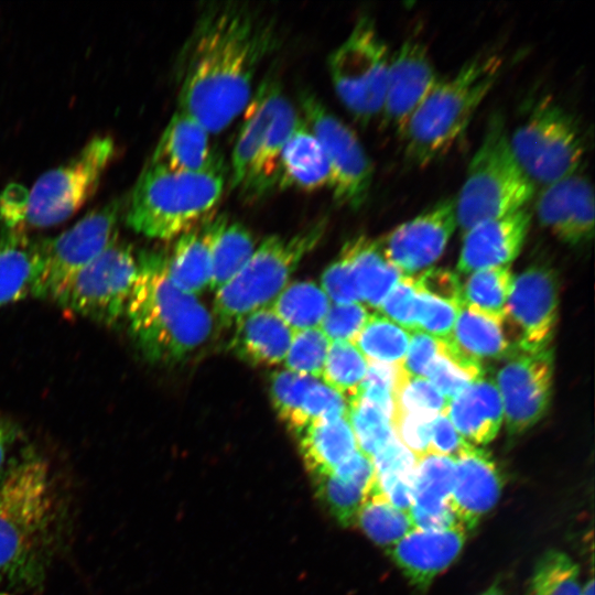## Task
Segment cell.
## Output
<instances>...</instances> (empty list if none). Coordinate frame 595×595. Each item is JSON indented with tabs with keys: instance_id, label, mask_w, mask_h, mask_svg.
Wrapping results in <instances>:
<instances>
[{
	"instance_id": "cell-29",
	"label": "cell",
	"mask_w": 595,
	"mask_h": 595,
	"mask_svg": "<svg viewBox=\"0 0 595 595\" xmlns=\"http://www.w3.org/2000/svg\"><path fill=\"white\" fill-rule=\"evenodd\" d=\"M300 119V113L284 95L266 139L238 188L246 199H259L277 188L280 155Z\"/></svg>"
},
{
	"instance_id": "cell-32",
	"label": "cell",
	"mask_w": 595,
	"mask_h": 595,
	"mask_svg": "<svg viewBox=\"0 0 595 595\" xmlns=\"http://www.w3.org/2000/svg\"><path fill=\"white\" fill-rule=\"evenodd\" d=\"M360 303L379 309L402 273L385 257L380 242L357 237L346 242Z\"/></svg>"
},
{
	"instance_id": "cell-39",
	"label": "cell",
	"mask_w": 595,
	"mask_h": 595,
	"mask_svg": "<svg viewBox=\"0 0 595 595\" xmlns=\"http://www.w3.org/2000/svg\"><path fill=\"white\" fill-rule=\"evenodd\" d=\"M453 340L468 355L479 358H497L510 351L501 325L461 306L454 325Z\"/></svg>"
},
{
	"instance_id": "cell-8",
	"label": "cell",
	"mask_w": 595,
	"mask_h": 595,
	"mask_svg": "<svg viewBox=\"0 0 595 595\" xmlns=\"http://www.w3.org/2000/svg\"><path fill=\"white\" fill-rule=\"evenodd\" d=\"M390 54L374 20L364 15L328 55L334 89L345 108L361 123L381 113Z\"/></svg>"
},
{
	"instance_id": "cell-11",
	"label": "cell",
	"mask_w": 595,
	"mask_h": 595,
	"mask_svg": "<svg viewBox=\"0 0 595 595\" xmlns=\"http://www.w3.org/2000/svg\"><path fill=\"white\" fill-rule=\"evenodd\" d=\"M138 274V257L119 239L79 270L56 296L61 307L104 326L126 315Z\"/></svg>"
},
{
	"instance_id": "cell-10",
	"label": "cell",
	"mask_w": 595,
	"mask_h": 595,
	"mask_svg": "<svg viewBox=\"0 0 595 595\" xmlns=\"http://www.w3.org/2000/svg\"><path fill=\"white\" fill-rule=\"evenodd\" d=\"M509 144L529 180L544 186L577 173L585 151L575 119L551 100L534 107L509 134Z\"/></svg>"
},
{
	"instance_id": "cell-25",
	"label": "cell",
	"mask_w": 595,
	"mask_h": 595,
	"mask_svg": "<svg viewBox=\"0 0 595 595\" xmlns=\"http://www.w3.org/2000/svg\"><path fill=\"white\" fill-rule=\"evenodd\" d=\"M284 97L280 80L271 75L263 77L253 90L244 112L230 159V187L239 188L252 161L259 152L269 127Z\"/></svg>"
},
{
	"instance_id": "cell-17",
	"label": "cell",
	"mask_w": 595,
	"mask_h": 595,
	"mask_svg": "<svg viewBox=\"0 0 595 595\" xmlns=\"http://www.w3.org/2000/svg\"><path fill=\"white\" fill-rule=\"evenodd\" d=\"M440 79L426 46L415 39L405 40L390 54L380 113L383 123L401 134Z\"/></svg>"
},
{
	"instance_id": "cell-3",
	"label": "cell",
	"mask_w": 595,
	"mask_h": 595,
	"mask_svg": "<svg viewBox=\"0 0 595 595\" xmlns=\"http://www.w3.org/2000/svg\"><path fill=\"white\" fill-rule=\"evenodd\" d=\"M56 517L50 467L25 452L0 477V578L37 575Z\"/></svg>"
},
{
	"instance_id": "cell-44",
	"label": "cell",
	"mask_w": 595,
	"mask_h": 595,
	"mask_svg": "<svg viewBox=\"0 0 595 595\" xmlns=\"http://www.w3.org/2000/svg\"><path fill=\"white\" fill-rule=\"evenodd\" d=\"M393 401L394 411L434 415L447 411L448 407V401L426 378L410 375L403 366H400L397 375Z\"/></svg>"
},
{
	"instance_id": "cell-48",
	"label": "cell",
	"mask_w": 595,
	"mask_h": 595,
	"mask_svg": "<svg viewBox=\"0 0 595 595\" xmlns=\"http://www.w3.org/2000/svg\"><path fill=\"white\" fill-rule=\"evenodd\" d=\"M416 289L415 331L437 339L451 338L461 306Z\"/></svg>"
},
{
	"instance_id": "cell-5",
	"label": "cell",
	"mask_w": 595,
	"mask_h": 595,
	"mask_svg": "<svg viewBox=\"0 0 595 595\" xmlns=\"http://www.w3.org/2000/svg\"><path fill=\"white\" fill-rule=\"evenodd\" d=\"M224 186L225 173L173 171L149 162L130 195L127 224L150 238H178L208 220Z\"/></svg>"
},
{
	"instance_id": "cell-59",
	"label": "cell",
	"mask_w": 595,
	"mask_h": 595,
	"mask_svg": "<svg viewBox=\"0 0 595 595\" xmlns=\"http://www.w3.org/2000/svg\"><path fill=\"white\" fill-rule=\"evenodd\" d=\"M594 578L591 576L582 588L581 595H594Z\"/></svg>"
},
{
	"instance_id": "cell-22",
	"label": "cell",
	"mask_w": 595,
	"mask_h": 595,
	"mask_svg": "<svg viewBox=\"0 0 595 595\" xmlns=\"http://www.w3.org/2000/svg\"><path fill=\"white\" fill-rule=\"evenodd\" d=\"M150 162L173 171L224 173L223 159L213 147L208 130L180 109L163 130Z\"/></svg>"
},
{
	"instance_id": "cell-57",
	"label": "cell",
	"mask_w": 595,
	"mask_h": 595,
	"mask_svg": "<svg viewBox=\"0 0 595 595\" xmlns=\"http://www.w3.org/2000/svg\"><path fill=\"white\" fill-rule=\"evenodd\" d=\"M439 353V339L421 331L410 333V342L403 368L412 376L424 377L425 371Z\"/></svg>"
},
{
	"instance_id": "cell-33",
	"label": "cell",
	"mask_w": 595,
	"mask_h": 595,
	"mask_svg": "<svg viewBox=\"0 0 595 595\" xmlns=\"http://www.w3.org/2000/svg\"><path fill=\"white\" fill-rule=\"evenodd\" d=\"M206 221L180 236L171 256L167 257V271L173 283L195 296L209 288L210 281Z\"/></svg>"
},
{
	"instance_id": "cell-7",
	"label": "cell",
	"mask_w": 595,
	"mask_h": 595,
	"mask_svg": "<svg viewBox=\"0 0 595 595\" xmlns=\"http://www.w3.org/2000/svg\"><path fill=\"white\" fill-rule=\"evenodd\" d=\"M325 230L326 220L318 219L290 236L264 238L244 267L215 291L213 310L218 325L230 327L249 313L270 306Z\"/></svg>"
},
{
	"instance_id": "cell-20",
	"label": "cell",
	"mask_w": 595,
	"mask_h": 595,
	"mask_svg": "<svg viewBox=\"0 0 595 595\" xmlns=\"http://www.w3.org/2000/svg\"><path fill=\"white\" fill-rule=\"evenodd\" d=\"M465 540L461 523L442 530L412 529L389 553L410 583L424 591L457 559Z\"/></svg>"
},
{
	"instance_id": "cell-14",
	"label": "cell",
	"mask_w": 595,
	"mask_h": 595,
	"mask_svg": "<svg viewBox=\"0 0 595 595\" xmlns=\"http://www.w3.org/2000/svg\"><path fill=\"white\" fill-rule=\"evenodd\" d=\"M552 351L518 353L497 375L504 419L511 435L520 434L545 414L551 397Z\"/></svg>"
},
{
	"instance_id": "cell-24",
	"label": "cell",
	"mask_w": 595,
	"mask_h": 595,
	"mask_svg": "<svg viewBox=\"0 0 595 595\" xmlns=\"http://www.w3.org/2000/svg\"><path fill=\"white\" fill-rule=\"evenodd\" d=\"M40 240L0 220V309L39 296L42 275Z\"/></svg>"
},
{
	"instance_id": "cell-53",
	"label": "cell",
	"mask_w": 595,
	"mask_h": 595,
	"mask_svg": "<svg viewBox=\"0 0 595 595\" xmlns=\"http://www.w3.org/2000/svg\"><path fill=\"white\" fill-rule=\"evenodd\" d=\"M418 289L414 277L402 275L381 302L382 315L409 332L415 331Z\"/></svg>"
},
{
	"instance_id": "cell-54",
	"label": "cell",
	"mask_w": 595,
	"mask_h": 595,
	"mask_svg": "<svg viewBox=\"0 0 595 595\" xmlns=\"http://www.w3.org/2000/svg\"><path fill=\"white\" fill-rule=\"evenodd\" d=\"M376 475L391 474L413 484L418 458L396 436L371 457Z\"/></svg>"
},
{
	"instance_id": "cell-31",
	"label": "cell",
	"mask_w": 595,
	"mask_h": 595,
	"mask_svg": "<svg viewBox=\"0 0 595 595\" xmlns=\"http://www.w3.org/2000/svg\"><path fill=\"white\" fill-rule=\"evenodd\" d=\"M206 229L210 253L209 289L216 291L244 267L256 245L248 228L225 215L208 219Z\"/></svg>"
},
{
	"instance_id": "cell-49",
	"label": "cell",
	"mask_w": 595,
	"mask_h": 595,
	"mask_svg": "<svg viewBox=\"0 0 595 595\" xmlns=\"http://www.w3.org/2000/svg\"><path fill=\"white\" fill-rule=\"evenodd\" d=\"M399 368L368 361L366 376L355 394L378 407L390 421L394 411L393 390Z\"/></svg>"
},
{
	"instance_id": "cell-60",
	"label": "cell",
	"mask_w": 595,
	"mask_h": 595,
	"mask_svg": "<svg viewBox=\"0 0 595 595\" xmlns=\"http://www.w3.org/2000/svg\"><path fill=\"white\" fill-rule=\"evenodd\" d=\"M482 595H505L500 586L495 583L487 588Z\"/></svg>"
},
{
	"instance_id": "cell-16",
	"label": "cell",
	"mask_w": 595,
	"mask_h": 595,
	"mask_svg": "<svg viewBox=\"0 0 595 595\" xmlns=\"http://www.w3.org/2000/svg\"><path fill=\"white\" fill-rule=\"evenodd\" d=\"M456 226L455 201L447 197L400 224L379 242L391 264L401 273H412L442 256Z\"/></svg>"
},
{
	"instance_id": "cell-34",
	"label": "cell",
	"mask_w": 595,
	"mask_h": 595,
	"mask_svg": "<svg viewBox=\"0 0 595 595\" xmlns=\"http://www.w3.org/2000/svg\"><path fill=\"white\" fill-rule=\"evenodd\" d=\"M512 284L509 266L475 271L462 286V306L502 325Z\"/></svg>"
},
{
	"instance_id": "cell-6",
	"label": "cell",
	"mask_w": 595,
	"mask_h": 595,
	"mask_svg": "<svg viewBox=\"0 0 595 595\" xmlns=\"http://www.w3.org/2000/svg\"><path fill=\"white\" fill-rule=\"evenodd\" d=\"M534 184L518 164L500 115H494L454 197L457 226H473L520 210L532 198Z\"/></svg>"
},
{
	"instance_id": "cell-2",
	"label": "cell",
	"mask_w": 595,
	"mask_h": 595,
	"mask_svg": "<svg viewBox=\"0 0 595 595\" xmlns=\"http://www.w3.org/2000/svg\"><path fill=\"white\" fill-rule=\"evenodd\" d=\"M126 315L131 337L151 363L173 365L199 348L213 332V316L197 296L177 288L159 251L138 256V274Z\"/></svg>"
},
{
	"instance_id": "cell-13",
	"label": "cell",
	"mask_w": 595,
	"mask_h": 595,
	"mask_svg": "<svg viewBox=\"0 0 595 595\" xmlns=\"http://www.w3.org/2000/svg\"><path fill=\"white\" fill-rule=\"evenodd\" d=\"M120 199L86 214L53 238H41L39 299L55 300L66 283L118 239Z\"/></svg>"
},
{
	"instance_id": "cell-36",
	"label": "cell",
	"mask_w": 595,
	"mask_h": 595,
	"mask_svg": "<svg viewBox=\"0 0 595 595\" xmlns=\"http://www.w3.org/2000/svg\"><path fill=\"white\" fill-rule=\"evenodd\" d=\"M479 377H483L479 359L465 353L452 337L439 339V353L429 365L424 378L448 402Z\"/></svg>"
},
{
	"instance_id": "cell-9",
	"label": "cell",
	"mask_w": 595,
	"mask_h": 595,
	"mask_svg": "<svg viewBox=\"0 0 595 595\" xmlns=\"http://www.w3.org/2000/svg\"><path fill=\"white\" fill-rule=\"evenodd\" d=\"M115 151L112 137L98 134L65 163L44 172L28 193L24 230L60 224L79 210L97 191Z\"/></svg>"
},
{
	"instance_id": "cell-38",
	"label": "cell",
	"mask_w": 595,
	"mask_h": 595,
	"mask_svg": "<svg viewBox=\"0 0 595 595\" xmlns=\"http://www.w3.org/2000/svg\"><path fill=\"white\" fill-rule=\"evenodd\" d=\"M350 342L367 361L402 366L410 332L382 314H370L364 327Z\"/></svg>"
},
{
	"instance_id": "cell-42",
	"label": "cell",
	"mask_w": 595,
	"mask_h": 595,
	"mask_svg": "<svg viewBox=\"0 0 595 595\" xmlns=\"http://www.w3.org/2000/svg\"><path fill=\"white\" fill-rule=\"evenodd\" d=\"M580 567L565 552L549 550L537 562L531 595H581Z\"/></svg>"
},
{
	"instance_id": "cell-58",
	"label": "cell",
	"mask_w": 595,
	"mask_h": 595,
	"mask_svg": "<svg viewBox=\"0 0 595 595\" xmlns=\"http://www.w3.org/2000/svg\"><path fill=\"white\" fill-rule=\"evenodd\" d=\"M24 440L20 425L0 411V474L25 453Z\"/></svg>"
},
{
	"instance_id": "cell-21",
	"label": "cell",
	"mask_w": 595,
	"mask_h": 595,
	"mask_svg": "<svg viewBox=\"0 0 595 595\" xmlns=\"http://www.w3.org/2000/svg\"><path fill=\"white\" fill-rule=\"evenodd\" d=\"M531 215L522 208L479 223L464 232L457 262L462 273L508 266L519 255L530 227Z\"/></svg>"
},
{
	"instance_id": "cell-47",
	"label": "cell",
	"mask_w": 595,
	"mask_h": 595,
	"mask_svg": "<svg viewBox=\"0 0 595 595\" xmlns=\"http://www.w3.org/2000/svg\"><path fill=\"white\" fill-rule=\"evenodd\" d=\"M348 400L345 396L317 379L309 389L292 432L296 435L307 425L347 415Z\"/></svg>"
},
{
	"instance_id": "cell-41",
	"label": "cell",
	"mask_w": 595,
	"mask_h": 595,
	"mask_svg": "<svg viewBox=\"0 0 595 595\" xmlns=\"http://www.w3.org/2000/svg\"><path fill=\"white\" fill-rule=\"evenodd\" d=\"M347 400V418L358 451L371 459L394 437L391 421L378 407L358 396Z\"/></svg>"
},
{
	"instance_id": "cell-35",
	"label": "cell",
	"mask_w": 595,
	"mask_h": 595,
	"mask_svg": "<svg viewBox=\"0 0 595 595\" xmlns=\"http://www.w3.org/2000/svg\"><path fill=\"white\" fill-rule=\"evenodd\" d=\"M329 306L328 296L313 281L288 284L270 305L293 332L318 327Z\"/></svg>"
},
{
	"instance_id": "cell-26",
	"label": "cell",
	"mask_w": 595,
	"mask_h": 595,
	"mask_svg": "<svg viewBox=\"0 0 595 595\" xmlns=\"http://www.w3.org/2000/svg\"><path fill=\"white\" fill-rule=\"evenodd\" d=\"M447 415L467 442L472 441L474 445L491 442L504 420L496 382L484 377L470 382L448 402Z\"/></svg>"
},
{
	"instance_id": "cell-30",
	"label": "cell",
	"mask_w": 595,
	"mask_h": 595,
	"mask_svg": "<svg viewBox=\"0 0 595 595\" xmlns=\"http://www.w3.org/2000/svg\"><path fill=\"white\" fill-rule=\"evenodd\" d=\"M298 436L302 458L312 476L332 473L358 451L347 415L314 422Z\"/></svg>"
},
{
	"instance_id": "cell-23",
	"label": "cell",
	"mask_w": 595,
	"mask_h": 595,
	"mask_svg": "<svg viewBox=\"0 0 595 595\" xmlns=\"http://www.w3.org/2000/svg\"><path fill=\"white\" fill-rule=\"evenodd\" d=\"M455 461L426 454L418 459L410 517L414 529L442 530L459 523L450 507Z\"/></svg>"
},
{
	"instance_id": "cell-56",
	"label": "cell",
	"mask_w": 595,
	"mask_h": 595,
	"mask_svg": "<svg viewBox=\"0 0 595 595\" xmlns=\"http://www.w3.org/2000/svg\"><path fill=\"white\" fill-rule=\"evenodd\" d=\"M416 286L426 293L463 305L462 286L457 275L443 269H431L414 277Z\"/></svg>"
},
{
	"instance_id": "cell-37",
	"label": "cell",
	"mask_w": 595,
	"mask_h": 595,
	"mask_svg": "<svg viewBox=\"0 0 595 595\" xmlns=\"http://www.w3.org/2000/svg\"><path fill=\"white\" fill-rule=\"evenodd\" d=\"M356 522L376 544L388 548L414 529L410 513L394 507L379 490L377 483L367 494Z\"/></svg>"
},
{
	"instance_id": "cell-46",
	"label": "cell",
	"mask_w": 595,
	"mask_h": 595,
	"mask_svg": "<svg viewBox=\"0 0 595 595\" xmlns=\"http://www.w3.org/2000/svg\"><path fill=\"white\" fill-rule=\"evenodd\" d=\"M316 380L286 369L272 375L270 380L272 407L290 431H293L303 400Z\"/></svg>"
},
{
	"instance_id": "cell-15",
	"label": "cell",
	"mask_w": 595,
	"mask_h": 595,
	"mask_svg": "<svg viewBox=\"0 0 595 595\" xmlns=\"http://www.w3.org/2000/svg\"><path fill=\"white\" fill-rule=\"evenodd\" d=\"M559 282L556 273L533 266L513 278L507 304L518 329V347L524 353L549 349L558 322Z\"/></svg>"
},
{
	"instance_id": "cell-18",
	"label": "cell",
	"mask_w": 595,
	"mask_h": 595,
	"mask_svg": "<svg viewBox=\"0 0 595 595\" xmlns=\"http://www.w3.org/2000/svg\"><path fill=\"white\" fill-rule=\"evenodd\" d=\"M536 210L539 221L565 244L578 245L593 237L594 192L584 175L575 173L545 185Z\"/></svg>"
},
{
	"instance_id": "cell-51",
	"label": "cell",
	"mask_w": 595,
	"mask_h": 595,
	"mask_svg": "<svg viewBox=\"0 0 595 595\" xmlns=\"http://www.w3.org/2000/svg\"><path fill=\"white\" fill-rule=\"evenodd\" d=\"M321 288L334 304L360 302L350 257L345 246L337 259L324 270Z\"/></svg>"
},
{
	"instance_id": "cell-61",
	"label": "cell",
	"mask_w": 595,
	"mask_h": 595,
	"mask_svg": "<svg viewBox=\"0 0 595 595\" xmlns=\"http://www.w3.org/2000/svg\"><path fill=\"white\" fill-rule=\"evenodd\" d=\"M0 595H12V594H8V593H0Z\"/></svg>"
},
{
	"instance_id": "cell-27",
	"label": "cell",
	"mask_w": 595,
	"mask_h": 595,
	"mask_svg": "<svg viewBox=\"0 0 595 595\" xmlns=\"http://www.w3.org/2000/svg\"><path fill=\"white\" fill-rule=\"evenodd\" d=\"M235 326L230 348L239 359L261 367L284 361L293 331L270 306L249 313Z\"/></svg>"
},
{
	"instance_id": "cell-19",
	"label": "cell",
	"mask_w": 595,
	"mask_h": 595,
	"mask_svg": "<svg viewBox=\"0 0 595 595\" xmlns=\"http://www.w3.org/2000/svg\"><path fill=\"white\" fill-rule=\"evenodd\" d=\"M454 461L450 507L457 521L472 530L497 504L504 480L489 453L470 442Z\"/></svg>"
},
{
	"instance_id": "cell-40",
	"label": "cell",
	"mask_w": 595,
	"mask_h": 595,
	"mask_svg": "<svg viewBox=\"0 0 595 595\" xmlns=\"http://www.w3.org/2000/svg\"><path fill=\"white\" fill-rule=\"evenodd\" d=\"M368 361L349 340L329 343L321 379L347 399L355 396L363 382Z\"/></svg>"
},
{
	"instance_id": "cell-52",
	"label": "cell",
	"mask_w": 595,
	"mask_h": 595,
	"mask_svg": "<svg viewBox=\"0 0 595 595\" xmlns=\"http://www.w3.org/2000/svg\"><path fill=\"white\" fill-rule=\"evenodd\" d=\"M369 316L366 305L360 302L333 304L318 327L329 342H350L364 327Z\"/></svg>"
},
{
	"instance_id": "cell-28",
	"label": "cell",
	"mask_w": 595,
	"mask_h": 595,
	"mask_svg": "<svg viewBox=\"0 0 595 595\" xmlns=\"http://www.w3.org/2000/svg\"><path fill=\"white\" fill-rule=\"evenodd\" d=\"M331 170L324 149L301 117L279 160L277 188L315 191L329 187Z\"/></svg>"
},
{
	"instance_id": "cell-50",
	"label": "cell",
	"mask_w": 595,
	"mask_h": 595,
	"mask_svg": "<svg viewBox=\"0 0 595 595\" xmlns=\"http://www.w3.org/2000/svg\"><path fill=\"white\" fill-rule=\"evenodd\" d=\"M435 416L423 412H393L391 425L396 439L418 459L429 454L431 429Z\"/></svg>"
},
{
	"instance_id": "cell-45",
	"label": "cell",
	"mask_w": 595,
	"mask_h": 595,
	"mask_svg": "<svg viewBox=\"0 0 595 595\" xmlns=\"http://www.w3.org/2000/svg\"><path fill=\"white\" fill-rule=\"evenodd\" d=\"M329 343L320 327L293 332L284 367L321 379Z\"/></svg>"
},
{
	"instance_id": "cell-12",
	"label": "cell",
	"mask_w": 595,
	"mask_h": 595,
	"mask_svg": "<svg viewBox=\"0 0 595 595\" xmlns=\"http://www.w3.org/2000/svg\"><path fill=\"white\" fill-rule=\"evenodd\" d=\"M302 118L322 144L329 170V187L340 206L357 209L369 195L372 163L355 131L310 89L299 94Z\"/></svg>"
},
{
	"instance_id": "cell-43",
	"label": "cell",
	"mask_w": 595,
	"mask_h": 595,
	"mask_svg": "<svg viewBox=\"0 0 595 595\" xmlns=\"http://www.w3.org/2000/svg\"><path fill=\"white\" fill-rule=\"evenodd\" d=\"M313 483L317 497L342 526L356 523L358 511L368 494L365 489L333 472L313 475Z\"/></svg>"
},
{
	"instance_id": "cell-4",
	"label": "cell",
	"mask_w": 595,
	"mask_h": 595,
	"mask_svg": "<svg viewBox=\"0 0 595 595\" xmlns=\"http://www.w3.org/2000/svg\"><path fill=\"white\" fill-rule=\"evenodd\" d=\"M501 66L497 53H480L439 80L401 132L411 163L424 166L454 145L496 84Z\"/></svg>"
},
{
	"instance_id": "cell-55",
	"label": "cell",
	"mask_w": 595,
	"mask_h": 595,
	"mask_svg": "<svg viewBox=\"0 0 595 595\" xmlns=\"http://www.w3.org/2000/svg\"><path fill=\"white\" fill-rule=\"evenodd\" d=\"M468 443L451 422L447 411L441 412L434 418L429 454L455 458Z\"/></svg>"
},
{
	"instance_id": "cell-1",
	"label": "cell",
	"mask_w": 595,
	"mask_h": 595,
	"mask_svg": "<svg viewBox=\"0 0 595 595\" xmlns=\"http://www.w3.org/2000/svg\"><path fill=\"white\" fill-rule=\"evenodd\" d=\"M278 42L275 22L259 9L234 1L204 9L178 55L177 109L209 133L227 128L245 110L260 64Z\"/></svg>"
}]
</instances>
